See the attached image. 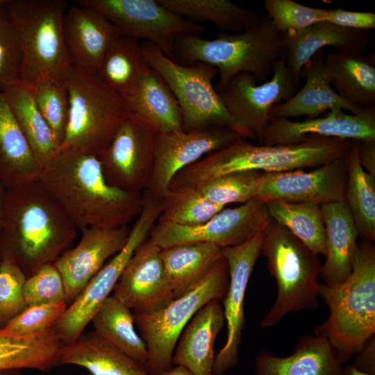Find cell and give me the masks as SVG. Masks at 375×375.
<instances>
[{
	"label": "cell",
	"mask_w": 375,
	"mask_h": 375,
	"mask_svg": "<svg viewBox=\"0 0 375 375\" xmlns=\"http://www.w3.org/2000/svg\"><path fill=\"white\" fill-rule=\"evenodd\" d=\"M39 180L81 231L129 226L143 209V194L109 184L94 156L60 149L42 167Z\"/></svg>",
	"instance_id": "1"
},
{
	"label": "cell",
	"mask_w": 375,
	"mask_h": 375,
	"mask_svg": "<svg viewBox=\"0 0 375 375\" xmlns=\"http://www.w3.org/2000/svg\"><path fill=\"white\" fill-rule=\"evenodd\" d=\"M76 236L77 229L39 178L6 189L0 262L15 264L29 277L53 264Z\"/></svg>",
	"instance_id": "2"
},
{
	"label": "cell",
	"mask_w": 375,
	"mask_h": 375,
	"mask_svg": "<svg viewBox=\"0 0 375 375\" xmlns=\"http://www.w3.org/2000/svg\"><path fill=\"white\" fill-rule=\"evenodd\" d=\"M351 140L310 136L291 144L256 145L240 138L181 170L169 188H199L217 178L242 171L278 172L315 168L344 156Z\"/></svg>",
	"instance_id": "3"
},
{
	"label": "cell",
	"mask_w": 375,
	"mask_h": 375,
	"mask_svg": "<svg viewBox=\"0 0 375 375\" xmlns=\"http://www.w3.org/2000/svg\"><path fill=\"white\" fill-rule=\"evenodd\" d=\"M319 294L329 316L315 328V335L329 342L343 365L375 334V248L372 242L358 243L351 275L341 283H319Z\"/></svg>",
	"instance_id": "4"
},
{
	"label": "cell",
	"mask_w": 375,
	"mask_h": 375,
	"mask_svg": "<svg viewBox=\"0 0 375 375\" xmlns=\"http://www.w3.org/2000/svg\"><path fill=\"white\" fill-rule=\"evenodd\" d=\"M285 34L265 14L256 26L242 33H220L213 40L199 35H184L174 44L176 55L191 64L204 62L218 71L217 85H224L240 73L251 74L258 83L268 81L273 68L283 57Z\"/></svg>",
	"instance_id": "5"
},
{
	"label": "cell",
	"mask_w": 375,
	"mask_h": 375,
	"mask_svg": "<svg viewBox=\"0 0 375 375\" xmlns=\"http://www.w3.org/2000/svg\"><path fill=\"white\" fill-rule=\"evenodd\" d=\"M19 51V82L29 87L60 78L72 63L64 39L63 0H4Z\"/></svg>",
	"instance_id": "6"
},
{
	"label": "cell",
	"mask_w": 375,
	"mask_h": 375,
	"mask_svg": "<svg viewBox=\"0 0 375 375\" xmlns=\"http://www.w3.org/2000/svg\"><path fill=\"white\" fill-rule=\"evenodd\" d=\"M260 255L277 285L275 302L262 319V327L277 324L288 313L319 306V255L272 219L262 232Z\"/></svg>",
	"instance_id": "7"
},
{
	"label": "cell",
	"mask_w": 375,
	"mask_h": 375,
	"mask_svg": "<svg viewBox=\"0 0 375 375\" xmlns=\"http://www.w3.org/2000/svg\"><path fill=\"white\" fill-rule=\"evenodd\" d=\"M69 95V117L60 149L98 157L131 111L97 74L71 63L62 74Z\"/></svg>",
	"instance_id": "8"
},
{
	"label": "cell",
	"mask_w": 375,
	"mask_h": 375,
	"mask_svg": "<svg viewBox=\"0 0 375 375\" xmlns=\"http://www.w3.org/2000/svg\"><path fill=\"white\" fill-rule=\"evenodd\" d=\"M141 47L149 67L160 75L177 100L183 131L222 126L243 138L255 139L225 108L212 84L218 74L214 66L199 62L188 65L178 63L147 41L141 43Z\"/></svg>",
	"instance_id": "9"
},
{
	"label": "cell",
	"mask_w": 375,
	"mask_h": 375,
	"mask_svg": "<svg viewBox=\"0 0 375 375\" xmlns=\"http://www.w3.org/2000/svg\"><path fill=\"white\" fill-rule=\"evenodd\" d=\"M228 283V265L223 257L203 279L183 294L154 310L132 311L135 327L147 345V370L149 375L172 367L174 350L184 328L207 303L224 299Z\"/></svg>",
	"instance_id": "10"
},
{
	"label": "cell",
	"mask_w": 375,
	"mask_h": 375,
	"mask_svg": "<svg viewBox=\"0 0 375 375\" xmlns=\"http://www.w3.org/2000/svg\"><path fill=\"white\" fill-rule=\"evenodd\" d=\"M143 209L131 227L124 248L106 262L70 303L54 326L65 344L76 340L85 331L94 315L110 296L124 268L138 247L149 236L162 210V201L145 192Z\"/></svg>",
	"instance_id": "11"
},
{
	"label": "cell",
	"mask_w": 375,
	"mask_h": 375,
	"mask_svg": "<svg viewBox=\"0 0 375 375\" xmlns=\"http://www.w3.org/2000/svg\"><path fill=\"white\" fill-rule=\"evenodd\" d=\"M76 4L104 16L119 35L151 42L169 58H174V44L188 35H199L206 28L161 5L158 0H78Z\"/></svg>",
	"instance_id": "12"
},
{
	"label": "cell",
	"mask_w": 375,
	"mask_h": 375,
	"mask_svg": "<svg viewBox=\"0 0 375 375\" xmlns=\"http://www.w3.org/2000/svg\"><path fill=\"white\" fill-rule=\"evenodd\" d=\"M270 220L266 203L253 199L235 208H224L195 226L157 221L149 238L161 249L200 242L222 249L248 242L263 232Z\"/></svg>",
	"instance_id": "13"
},
{
	"label": "cell",
	"mask_w": 375,
	"mask_h": 375,
	"mask_svg": "<svg viewBox=\"0 0 375 375\" xmlns=\"http://www.w3.org/2000/svg\"><path fill=\"white\" fill-rule=\"evenodd\" d=\"M157 133L149 122L131 112L97 157L106 181L132 193L142 194L147 190Z\"/></svg>",
	"instance_id": "14"
},
{
	"label": "cell",
	"mask_w": 375,
	"mask_h": 375,
	"mask_svg": "<svg viewBox=\"0 0 375 375\" xmlns=\"http://www.w3.org/2000/svg\"><path fill=\"white\" fill-rule=\"evenodd\" d=\"M299 83L282 57L275 63L271 79L260 85L251 74L240 73L215 88L230 115L260 139L272 108L291 98Z\"/></svg>",
	"instance_id": "15"
},
{
	"label": "cell",
	"mask_w": 375,
	"mask_h": 375,
	"mask_svg": "<svg viewBox=\"0 0 375 375\" xmlns=\"http://www.w3.org/2000/svg\"><path fill=\"white\" fill-rule=\"evenodd\" d=\"M240 138L233 130L222 126L158 133L151 180L146 191L161 199L181 170L212 152L228 147Z\"/></svg>",
	"instance_id": "16"
},
{
	"label": "cell",
	"mask_w": 375,
	"mask_h": 375,
	"mask_svg": "<svg viewBox=\"0 0 375 375\" xmlns=\"http://www.w3.org/2000/svg\"><path fill=\"white\" fill-rule=\"evenodd\" d=\"M347 153L309 171L262 172L256 199L265 203L279 200L320 205L345 201Z\"/></svg>",
	"instance_id": "17"
},
{
	"label": "cell",
	"mask_w": 375,
	"mask_h": 375,
	"mask_svg": "<svg viewBox=\"0 0 375 375\" xmlns=\"http://www.w3.org/2000/svg\"><path fill=\"white\" fill-rule=\"evenodd\" d=\"M262 240V232L241 245L222 249L228 269V283L222 305L227 337L224 345L215 356L212 375H223L238 365L244 326L245 292L260 256Z\"/></svg>",
	"instance_id": "18"
},
{
	"label": "cell",
	"mask_w": 375,
	"mask_h": 375,
	"mask_svg": "<svg viewBox=\"0 0 375 375\" xmlns=\"http://www.w3.org/2000/svg\"><path fill=\"white\" fill-rule=\"evenodd\" d=\"M130 231V226L83 229L78 243L56 260L53 265L62 276L68 305L78 297L106 262L124 248Z\"/></svg>",
	"instance_id": "19"
},
{
	"label": "cell",
	"mask_w": 375,
	"mask_h": 375,
	"mask_svg": "<svg viewBox=\"0 0 375 375\" xmlns=\"http://www.w3.org/2000/svg\"><path fill=\"white\" fill-rule=\"evenodd\" d=\"M310 136L375 141V108L358 114L335 109L323 117L302 121L271 119L259 140L265 145L291 144Z\"/></svg>",
	"instance_id": "20"
},
{
	"label": "cell",
	"mask_w": 375,
	"mask_h": 375,
	"mask_svg": "<svg viewBox=\"0 0 375 375\" xmlns=\"http://www.w3.org/2000/svg\"><path fill=\"white\" fill-rule=\"evenodd\" d=\"M160 251L148 238L131 258L114 288L112 295L132 311L154 310L174 299Z\"/></svg>",
	"instance_id": "21"
},
{
	"label": "cell",
	"mask_w": 375,
	"mask_h": 375,
	"mask_svg": "<svg viewBox=\"0 0 375 375\" xmlns=\"http://www.w3.org/2000/svg\"><path fill=\"white\" fill-rule=\"evenodd\" d=\"M63 35L72 63L90 74H97L107 49L119 36L101 13L79 5L67 8Z\"/></svg>",
	"instance_id": "22"
},
{
	"label": "cell",
	"mask_w": 375,
	"mask_h": 375,
	"mask_svg": "<svg viewBox=\"0 0 375 375\" xmlns=\"http://www.w3.org/2000/svg\"><path fill=\"white\" fill-rule=\"evenodd\" d=\"M325 58V52L321 49L304 65L300 74L306 80L303 86L291 98L274 106L270 112V119H289L298 117L315 118L335 109L351 114H358L365 110L348 103L335 92L326 74Z\"/></svg>",
	"instance_id": "23"
},
{
	"label": "cell",
	"mask_w": 375,
	"mask_h": 375,
	"mask_svg": "<svg viewBox=\"0 0 375 375\" xmlns=\"http://www.w3.org/2000/svg\"><path fill=\"white\" fill-rule=\"evenodd\" d=\"M220 301H209L190 320L174 348L172 365L185 367L194 375H212L215 343L225 322Z\"/></svg>",
	"instance_id": "24"
},
{
	"label": "cell",
	"mask_w": 375,
	"mask_h": 375,
	"mask_svg": "<svg viewBox=\"0 0 375 375\" xmlns=\"http://www.w3.org/2000/svg\"><path fill=\"white\" fill-rule=\"evenodd\" d=\"M285 39L283 58L286 65L299 82L302 68L324 47L363 52L367 48L371 37L368 31L347 28L324 20L301 31L287 33Z\"/></svg>",
	"instance_id": "25"
},
{
	"label": "cell",
	"mask_w": 375,
	"mask_h": 375,
	"mask_svg": "<svg viewBox=\"0 0 375 375\" xmlns=\"http://www.w3.org/2000/svg\"><path fill=\"white\" fill-rule=\"evenodd\" d=\"M321 209L326 231V253L320 277L325 284L341 283L352 272L358 231L345 201L322 204Z\"/></svg>",
	"instance_id": "26"
},
{
	"label": "cell",
	"mask_w": 375,
	"mask_h": 375,
	"mask_svg": "<svg viewBox=\"0 0 375 375\" xmlns=\"http://www.w3.org/2000/svg\"><path fill=\"white\" fill-rule=\"evenodd\" d=\"M342 365L325 338L310 334L299 339L289 356L262 351L255 359L257 375H341Z\"/></svg>",
	"instance_id": "27"
},
{
	"label": "cell",
	"mask_w": 375,
	"mask_h": 375,
	"mask_svg": "<svg viewBox=\"0 0 375 375\" xmlns=\"http://www.w3.org/2000/svg\"><path fill=\"white\" fill-rule=\"evenodd\" d=\"M335 50L326 56L325 69L335 92L360 109L375 108L374 54Z\"/></svg>",
	"instance_id": "28"
},
{
	"label": "cell",
	"mask_w": 375,
	"mask_h": 375,
	"mask_svg": "<svg viewBox=\"0 0 375 375\" xmlns=\"http://www.w3.org/2000/svg\"><path fill=\"white\" fill-rule=\"evenodd\" d=\"M41 167L0 91V183L10 189L39 178Z\"/></svg>",
	"instance_id": "29"
},
{
	"label": "cell",
	"mask_w": 375,
	"mask_h": 375,
	"mask_svg": "<svg viewBox=\"0 0 375 375\" xmlns=\"http://www.w3.org/2000/svg\"><path fill=\"white\" fill-rule=\"evenodd\" d=\"M150 69L139 40L119 35L105 53L97 74L127 103L136 96Z\"/></svg>",
	"instance_id": "30"
},
{
	"label": "cell",
	"mask_w": 375,
	"mask_h": 375,
	"mask_svg": "<svg viewBox=\"0 0 375 375\" xmlns=\"http://www.w3.org/2000/svg\"><path fill=\"white\" fill-rule=\"evenodd\" d=\"M63 365L83 367L91 375H149L142 365L103 341L93 331L83 332L65 345L60 359V365Z\"/></svg>",
	"instance_id": "31"
},
{
	"label": "cell",
	"mask_w": 375,
	"mask_h": 375,
	"mask_svg": "<svg viewBox=\"0 0 375 375\" xmlns=\"http://www.w3.org/2000/svg\"><path fill=\"white\" fill-rule=\"evenodd\" d=\"M160 257L176 298L194 288L223 255L222 248L200 242L161 249Z\"/></svg>",
	"instance_id": "32"
},
{
	"label": "cell",
	"mask_w": 375,
	"mask_h": 375,
	"mask_svg": "<svg viewBox=\"0 0 375 375\" xmlns=\"http://www.w3.org/2000/svg\"><path fill=\"white\" fill-rule=\"evenodd\" d=\"M3 92L33 156L42 168L56 156L60 147L35 104L31 87L19 82Z\"/></svg>",
	"instance_id": "33"
},
{
	"label": "cell",
	"mask_w": 375,
	"mask_h": 375,
	"mask_svg": "<svg viewBox=\"0 0 375 375\" xmlns=\"http://www.w3.org/2000/svg\"><path fill=\"white\" fill-rule=\"evenodd\" d=\"M65 345L54 328L25 338L0 333V370L30 369L48 373L60 366Z\"/></svg>",
	"instance_id": "34"
},
{
	"label": "cell",
	"mask_w": 375,
	"mask_h": 375,
	"mask_svg": "<svg viewBox=\"0 0 375 375\" xmlns=\"http://www.w3.org/2000/svg\"><path fill=\"white\" fill-rule=\"evenodd\" d=\"M96 335L147 369L146 343L135 330L132 310L112 294L108 297L91 319Z\"/></svg>",
	"instance_id": "35"
},
{
	"label": "cell",
	"mask_w": 375,
	"mask_h": 375,
	"mask_svg": "<svg viewBox=\"0 0 375 375\" xmlns=\"http://www.w3.org/2000/svg\"><path fill=\"white\" fill-rule=\"evenodd\" d=\"M126 105L131 112L149 122L158 133L183 131L178 101L163 78L152 69L136 96Z\"/></svg>",
	"instance_id": "36"
},
{
	"label": "cell",
	"mask_w": 375,
	"mask_h": 375,
	"mask_svg": "<svg viewBox=\"0 0 375 375\" xmlns=\"http://www.w3.org/2000/svg\"><path fill=\"white\" fill-rule=\"evenodd\" d=\"M164 7L195 24L210 22L222 31L242 33L256 26L262 15L229 0H158Z\"/></svg>",
	"instance_id": "37"
},
{
	"label": "cell",
	"mask_w": 375,
	"mask_h": 375,
	"mask_svg": "<svg viewBox=\"0 0 375 375\" xmlns=\"http://www.w3.org/2000/svg\"><path fill=\"white\" fill-rule=\"evenodd\" d=\"M347 175L345 201L358 237L372 242L375 240V177L360 165L358 141H351L347 153Z\"/></svg>",
	"instance_id": "38"
},
{
	"label": "cell",
	"mask_w": 375,
	"mask_h": 375,
	"mask_svg": "<svg viewBox=\"0 0 375 375\" xmlns=\"http://www.w3.org/2000/svg\"><path fill=\"white\" fill-rule=\"evenodd\" d=\"M266 205L272 219L284 226L312 252L325 256L326 231L320 204L276 200Z\"/></svg>",
	"instance_id": "39"
},
{
	"label": "cell",
	"mask_w": 375,
	"mask_h": 375,
	"mask_svg": "<svg viewBox=\"0 0 375 375\" xmlns=\"http://www.w3.org/2000/svg\"><path fill=\"white\" fill-rule=\"evenodd\" d=\"M158 221L182 226H195L209 220L225 207L213 203L197 188H169L161 199Z\"/></svg>",
	"instance_id": "40"
},
{
	"label": "cell",
	"mask_w": 375,
	"mask_h": 375,
	"mask_svg": "<svg viewBox=\"0 0 375 375\" xmlns=\"http://www.w3.org/2000/svg\"><path fill=\"white\" fill-rule=\"evenodd\" d=\"M35 104L61 147L69 117V95L65 82L60 78L31 87Z\"/></svg>",
	"instance_id": "41"
},
{
	"label": "cell",
	"mask_w": 375,
	"mask_h": 375,
	"mask_svg": "<svg viewBox=\"0 0 375 375\" xmlns=\"http://www.w3.org/2000/svg\"><path fill=\"white\" fill-rule=\"evenodd\" d=\"M262 172L242 171L217 178L199 188L215 203L226 207L229 203H244L256 199L258 180Z\"/></svg>",
	"instance_id": "42"
},
{
	"label": "cell",
	"mask_w": 375,
	"mask_h": 375,
	"mask_svg": "<svg viewBox=\"0 0 375 375\" xmlns=\"http://www.w3.org/2000/svg\"><path fill=\"white\" fill-rule=\"evenodd\" d=\"M68 306L66 301L28 306L0 328V333L15 338L41 334L54 327Z\"/></svg>",
	"instance_id": "43"
},
{
	"label": "cell",
	"mask_w": 375,
	"mask_h": 375,
	"mask_svg": "<svg viewBox=\"0 0 375 375\" xmlns=\"http://www.w3.org/2000/svg\"><path fill=\"white\" fill-rule=\"evenodd\" d=\"M264 8L278 31H301L326 20L327 9L312 8L292 0H265Z\"/></svg>",
	"instance_id": "44"
},
{
	"label": "cell",
	"mask_w": 375,
	"mask_h": 375,
	"mask_svg": "<svg viewBox=\"0 0 375 375\" xmlns=\"http://www.w3.org/2000/svg\"><path fill=\"white\" fill-rule=\"evenodd\" d=\"M24 273L15 264L0 262V328L24 310Z\"/></svg>",
	"instance_id": "45"
},
{
	"label": "cell",
	"mask_w": 375,
	"mask_h": 375,
	"mask_svg": "<svg viewBox=\"0 0 375 375\" xmlns=\"http://www.w3.org/2000/svg\"><path fill=\"white\" fill-rule=\"evenodd\" d=\"M24 297L27 306L60 301L67 303L62 276L53 264L42 267L26 278Z\"/></svg>",
	"instance_id": "46"
},
{
	"label": "cell",
	"mask_w": 375,
	"mask_h": 375,
	"mask_svg": "<svg viewBox=\"0 0 375 375\" xmlns=\"http://www.w3.org/2000/svg\"><path fill=\"white\" fill-rule=\"evenodd\" d=\"M19 51L16 34L0 0V91L19 82Z\"/></svg>",
	"instance_id": "47"
},
{
	"label": "cell",
	"mask_w": 375,
	"mask_h": 375,
	"mask_svg": "<svg viewBox=\"0 0 375 375\" xmlns=\"http://www.w3.org/2000/svg\"><path fill=\"white\" fill-rule=\"evenodd\" d=\"M326 21L351 29L369 31L375 28V14L369 12L327 9Z\"/></svg>",
	"instance_id": "48"
},
{
	"label": "cell",
	"mask_w": 375,
	"mask_h": 375,
	"mask_svg": "<svg viewBox=\"0 0 375 375\" xmlns=\"http://www.w3.org/2000/svg\"><path fill=\"white\" fill-rule=\"evenodd\" d=\"M358 158L365 172L375 177V141H358Z\"/></svg>",
	"instance_id": "49"
},
{
	"label": "cell",
	"mask_w": 375,
	"mask_h": 375,
	"mask_svg": "<svg viewBox=\"0 0 375 375\" xmlns=\"http://www.w3.org/2000/svg\"><path fill=\"white\" fill-rule=\"evenodd\" d=\"M359 353L353 365L363 372L375 374L374 337L367 342Z\"/></svg>",
	"instance_id": "50"
},
{
	"label": "cell",
	"mask_w": 375,
	"mask_h": 375,
	"mask_svg": "<svg viewBox=\"0 0 375 375\" xmlns=\"http://www.w3.org/2000/svg\"><path fill=\"white\" fill-rule=\"evenodd\" d=\"M153 375H194L189 369L181 365L172 367L167 371Z\"/></svg>",
	"instance_id": "51"
},
{
	"label": "cell",
	"mask_w": 375,
	"mask_h": 375,
	"mask_svg": "<svg viewBox=\"0 0 375 375\" xmlns=\"http://www.w3.org/2000/svg\"><path fill=\"white\" fill-rule=\"evenodd\" d=\"M341 375H375L363 372L357 368L354 365H349L342 367Z\"/></svg>",
	"instance_id": "52"
},
{
	"label": "cell",
	"mask_w": 375,
	"mask_h": 375,
	"mask_svg": "<svg viewBox=\"0 0 375 375\" xmlns=\"http://www.w3.org/2000/svg\"><path fill=\"white\" fill-rule=\"evenodd\" d=\"M6 191V188L0 183V231L3 217Z\"/></svg>",
	"instance_id": "53"
},
{
	"label": "cell",
	"mask_w": 375,
	"mask_h": 375,
	"mask_svg": "<svg viewBox=\"0 0 375 375\" xmlns=\"http://www.w3.org/2000/svg\"><path fill=\"white\" fill-rule=\"evenodd\" d=\"M0 375H23L21 369H3L0 370Z\"/></svg>",
	"instance_id": "54"
}]
</instances>
